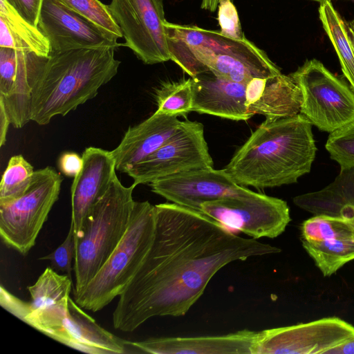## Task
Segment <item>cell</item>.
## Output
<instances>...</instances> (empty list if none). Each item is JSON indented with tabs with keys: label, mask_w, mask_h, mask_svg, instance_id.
I'll return each mask as SVG.
<instances>
[{
	"label": "cell",
	"mask_w": 354,
	"mask_h": 354,
	"mask_svg": "<svg viewBox=\"0 0 354 354\" xmlns=\"http://www.w3.org/2000/svg\"><path fill=\"white\" fill-rule=\"evenodd\" d=\"M155 209L151 248L113 313L114 328L123 332H133L153 317L185 315L228 263L281 252L236 235L202 212L174 203Z\"/></svg>",
	"instance_id": "6da1fadb"
},
{
	"label": "cell",
	"mask_w": 354,
	"mask_h": 354,
	"mask_svg": "<svg viewBox=\"0 0 354 354\" xmlns=\"http://www.w3.org/2000/svg\"><path fill=\"white\" fill-rule=\"evenodd\" d=\"M312 124L301 113L265 120L235 152L225 171L257 189L297 182L310 171L317 147Z\"/></svg>",
	"instance_id": "7a4b0ae2"
},
{
	"label": "cell",
	"mask_w": 354,
	"mask_h": 354,
	"mask_svg": "<svg viewBox=\"0 0 354 354\" xmlns=\"http://www.w3.org/2000/svg\"><path fill=\"white\" fill-rule=\"evenodd\" d=\"M114 47L81 48L50 54L35 87L31 120L46 125L94 98L117 74Z\"/></svg>",
	"instance_id": "3957f363"
},
{
	"label": "cell",
	"mask_w": 354,
	"mask_h": 354,
	"mask_svg": "<svg viewBox=\"0 0 354 354\" xmlns=\"http://www.w3.org/2000/svg\"><path fill=\"white\" fill-rule=\"evenodd\" d=\"M165 27L170 59L191 77L209 71L247 84L253 78L281 73L266 52L246 37L233 39L221 31L168 21Z\"/></svg>",
	"instance_id": "277c9868"
},
{
	"label": "cell",
	"mask_w": 354,
	"mask_h": 354,
	"mask_svg": "<svg viewBox=\"0 0 354 354\" xmlns=\"http://www.w3.org/2000/svg\"><path fill=\"white\" fill-rule=\"evenodd\" d=\"M136 186L134 183L123 185L116 176L86 216L82 235L75 242L73 295L94 277L124 236L131 221Z\"/></svg>",
	"instance_id": "5b68a950"
},
{
	"label": "cell",
	"mask_w": 354,
	"mask_h": 354,
	"mask_svg": "<svg viewBox=\"0 0 354 354\" xmlns=\"http://www.w3.org/2000/svg\"><path fill=\"white\" fill-rule=\"evenodd\" d=\"M156 230L155 205L135 201L129 225L120 241L75 302L97 312L120 296L133 278L152 244Z\"/></svg>",
	"instance_id": "8992f818"
},
{
	"label": "cell",
	"mask_w": 354,
	"mask_h": 354,
	"mask_svg": "<svg viewBox=\"0 0 354 354\" xmlns=\"http://www.w3.org/2000/svg\"><path fill=\"white\" fill-rule=\"evenodd\" d=\"M62 180L51 167L36 170L25 192L0 202V234L6 245L22 254L30 251L59 198Z\"/></svg>",
	"instance_id": "52a82bcc"
},
{
	"label": "cell",
	"mask_w": 354,
	"mask_h": 354,
	"mask_svg": "<svg viewBox=\"0 0 354 354\" xmlns=\"http://www.w3.org/2000/svg\"><path fill=\"white\" fill-rule=\"evenodd\" d=\"M24 322L50 338L91 354L128 353V341L100 326L70 297L30 311Z\"/></svg>",
	"instance_id": "ba28073f"
},
{
	"label": "cell",
	"mask_w": 354,
	"mask_h": 354,
	"mask_svg": "<svg viewBox=\"0 0 354 354\" xmlns=\"http://www.w3.org/2000/svg\"><path fill=\"white\" fill-rule=\"evenodd\" d=\"M301 94L300 113L322 131L332 133L354 121V90L316 59L289 74Z\"/></svg>",
	"instance_id": "9c48e42d"
},
{
	"label": "cell",
	"mask_w": 354,
	"mask_h": 354,
	"mask_svg": "<svg viewBox=\"0 0 354 354\" xmlns=\"http://www.w3.org/2000/svg\"><path fill=\"white\" fill-rule=\"evenodd\" d=\"M214 168L201 122L181 121L178 131L158 149L129 169L137 185L182 172Z\"/></svg>",
	"instance_id": "30bf717a"
},
{
	"label": "cell",
	"mask_w": 354,
	"mask_h": 354,
	"mask_svg": "<svg viewBox=\"0 0 354 354\" xmlns=\"http://www.w3.org/2000/svg\"><path fill=\"white\" fill-rule=\"evenodd\" d=\"M109 6L125 42L145 64L170 59L164 0H111Z\"/></svg>",
	"instance_id": "8fae6325"
},
{
	"label": "cell",
	"mask_w": 354,
	"mask_h": 354,
	"mask_svg": "<svg viewBox=\"0 0 354 354\" xmlns=\"http://www.w3.org/2000/svg\"><path fill=\"white\" fill-rule=\"evenodd\" d=\"M201 212L226 227L256 239L279 236L291 221L285 201L257 192L205 202Z\"/></svg>",
	"instance_id": "7c38bea8"
},
{
	"label": "cell",
	"mask_w": 354,
	"mask_h": 354,
	"mask_svg": "<svg viewBox=\"0 0 354 354\" xmlns=\"http://www.w3.org/2000/svg\"><path fill=\"white\" fill-rule=\"evenodd\" d=\"M354 338V326L337 317L259 331L252 354L324 353Z\"/></svg>",
	"instance_id": "4fadbf2b"
},
{
	"label": "cell",
	"mask_w": 354,
	"mask_h": 354,
	"mask_svg": "<svg viewBox=\"0 0 354 354\" xmlns=\"http://www.w3.org/2000/svg\"><path fill=\"white\" fill-rule=\"evenodd\" d=\"M46 58L29 51L0 47V103L15 128H21L31 120L33 91Z\"/></svg>",
	"instance_id": "5bb4252c"
},
{
	"label": "cell",
	"mask_w": 354,
	"mask_h": 354,
	"mask_svg": "<svg viewBox=\"0 0 354 354\" xmlns=\"http://www.w3.org/2000/svg\"><path fill=\"white\" fill-rule=\"evenodd\" d=\"M149 185L151 192L167 201L200 212L205 202L230 197H246L255 193L236 183L224 168L182 172Z\"/></svg>",
	"instance_id": "9a60e30c"
},
{
	"label": "cell",
	"mask_w": 354,
	"mask_h": 354,
	"mask_svg": "<svg viewBox=\"0 0 354 354\" xmlns=\"http://www.w3.org/2000/svg\"><path fill=\"white\" fill-rule=\"evenodd\" d=\"M37 28L48 39L50 54L81 48H117L122 45L118 39L58 0H43Z\"/></svg>",
	"instance_id": "2e32d148"
},
{
	"label": "cell",
	"mask_w": 354,
	"mask_h": 354,
	"mask_svg": "<svg viewBox=\"0 0 354 354\" xmlns=\"http://www.w3.org/2000/svg\"><path fill=\"white\" fill-rule=\"evenodd\" d=\"M300 240L324 277L354 260V226L342 218L315 215L301 223Z\"/></svg>",
	"instance_id": "e0dca14e"
},
{
	"label": "cell",
	"mask_w": 354,
	"mask_h": 354,
	"mask_svg": "<svg viewBox=\"0 0 354 354\" xmlns=\"http://www.w3.org/2000/svg\"><path fill=\"white\" fill-rule=\"evenodd\" d=\"M83 165L71 188V221L74 241L82 235L85 219L106 194L117 176L111 151L89 147L82 154Z\"/></svg>",
	"instance_id": "ac0fdd59"
},
{
	"label": "cell",
	"mask_w": 354,
	"mask_h": 354,
	"mask_svg": "<svg viewBox=\"0 0 354 354\" xmlns=\"http://www.w3.org/2000/svg\"><path fill=\"white\" fill-rule=\"evenodd\" d=\"M259 331L241 330L214 336L159 337L129 342L137 352L153 354H252Z\"/></svg>",
	"instance_id": "d6986e66"
},
{
	"label": "cell",
	"mask_w": 354,
	"mask_h": 354,
	"mask_svg": "<svg viewBox=\"0 0 354 354\" xmlns=\"http://www.w3.org/2000/svg\"><path fill=\"white\" fill-rule=\"evenodd\" d=\"M177 116L155 112L149 118L130 127L120 143L111 151L116 170L127 173L163 145L179 129Z\"/></svg>",
	"instance_id": "ffe728a7"
},
{
	"label": "cell",
	"mask_w": 354,
	"mask_h": 354,
	"mask_svg": "<svg viewBox=\"0 0 354 354\" xmlns=\"http://www.w3.org/2000/svg\"><path fill=\"white\" fill-rule=\"evenodd\" d=\"M193 78L192 111L232 120H248L246 84L227 80L207 71Z\"/></svg>",
	"instance_id": "44dd1931"
},
{
	"label": "cell",
	"mask_w": 354,
	"mask_h": 354,
	"mask_svg": "<svg viewBox=\"0 0 354 354\" xmlns=\"http://www.w3.org/2000/svg\"><path fill=\"white\" fill-rule=\"evenodd\" d=\"M301 91L290 75L282 73L253 78L246 84L245 106L249 113L262 115L266 120L300 113Z\"/></svg>",
	"instance_id": "7402d4cb"
},
{
	"label": "cell",
	"mask_w": 354,
	"mask_h": 354,
	"mask_svg": "<svg viewBox=\"0 0 354 354\" xmlns=\"http://www.w3.org/2000/svg\"><path fill=\"white\" fill-rule=\"evenodd\" d=\"M294 203L315 215L338 217L354 226V167L340 169L328 186L297 196Z\"/></svg>",
	"instance_id": "603a6c76"
},
{
	"label": "cell",
	"mask_w": 354,
	"mask_h": 354,
	"mask_svg": "<svg viewBox=\"0 0 354 354\" xmlns=\"http://www.w3.org/2000/svg\"><path fill=\"white\" fill-rule=\"evenodd\" d=\"M0 47L34 53L48 57L49 42L7 0H0Z\"/></svg>",
	"instance_id": "cb8c5ba5"
},
{
	"label": "cell",
	"mask_w": 354,
	"mask_h": 354,
	"mask_svg": "<svg viewBox=\"0 0 354 354\" xmlns=\"http://www.w3.org/2000/svg\"><path fill=\"white\" fill-rule=\"evenodd\" d=\"M319 17L339 58L342 73L354 90V50L347 26L331 1L319 3Z\"/></svg>",
	"instance_id": "d4e9b609"
},
{
	"label": "cell",
	"mask_w": 354,
	"mask_h": 354,
	"mask_svg": "<svg viewBox=\"0 0 354 354\" xmlns=\"http://www.w3.org/2000/svg\"><path fill=\"white\" fill-rule=\"evenodd\" d=\"M72 286L71 277L58 273L51 267L46 268L36 282L28 287L31 311L69 297Z\"/></svg>",
	"instance_id": "484cf974"
},
{
	"label": "cell",
	"mask_w": 354,
	"mask_h": 354,
	"mask_svg": "<svg viewBox=\"0 0 354 354\" xmlns=\"http://www.w3.org/2000/svg\"><path fill=\"white\" fill-rule=\"evenodd\" d=\"M193 91L192 77L164 83L156 91V111L177 117L186 116L192 111Z\"/></svg>",
	"instance_id": "4316f807"
},
{
	"label": "cell",
	"mask_w": 354,
	"mask_h": 354,
	"mask_svg": "<svg viewBox=\"0 0 354 354\" xmlns=\"http://www.w3.org/2000/svg\"><path fill=\"white\" fill-rule=\"evenodd\" d=\"M35 170L21 155L12 156L2 175L0 183V202L21 195L30 186Z\"/></svg>",
	"instance_id": "83f0119b"
},
{
	"label": "cell",
	"mask_w": 354,
	"mask_h": 354,
	"mask_svg": "<svg viewBox=\"0 0 354 354\" xmlns=\"http://www.w3.org/2000/svg\"><path fill=\"white\" fill-rule=\"evenodd\" d=\"M68 8L85 17L116 39L122 37L108 5L100 0H58Z\"/></svg>",
	"instance_id": "f1b7e54d"
},
{
	"label": "cell",
	"mask_w": 354,
	"mask_h": 354,
	"mask_svg": "<svg viewBox=\"0 0 354 354\" xmlns=\"http://www.w3.org/2000/svg\"><path fill=\"white\" fill-rule=\"evenodd\" d=\"M325 147L340 169L354 167V121L330 133Z\"/></svg>",
	"instance_id": "f546056e"
},
{
	"label": "cell",
	"mask_w": 354,
	"mask_h": 354,
	"mask_svg": "<svg viewBox=\"0 0 354 354\" xmlns=\"http://www.w3.org/2000/svg\"><path fill=\"white\" fill-rule=\"evenodd\" d=\"M75 248L73 227L71 225L64 242L53 252L40 257V260L49 261L50 267L71 277L72 261L75 259Z\"/></svg>",
	"instance_id": "4dcf8cb0"
},
{
	"label": "cell",
	"mask_w": 354,
	"mask_h": 354,
	"mask_svg": "<svg viewBox=\"0 0 354 354\" xmlns=\"http://www.w3.org/2000/svg\"><path fill=\"white\" fill-rule=\"evenodd\" d=\"M218 21L221 32L225 36L241 39L244 35L238 12L232 0H221L218 6Z\"/></svg>",
	"instance_id": "1f68e13d"
},
{
	"label": "cell",
	"mask_w": 354,
	"mask_h": 354,
	"mask_svg": "<svg viewBox=\"0 0 354 354\" xmlns=\"http://www.w3.org/2000/svg\"><path fill=\"white\" fill-rule=\"evenodd\" d=\"M1 305L8 311L22 321L31 311L30 302H25L7 291L1 286L0 293Z\"/></svg>",
	"instance_id": "d6a6232c"
},
{
	"label": "cell",
	"mask_w": 354,
	"mask_h": 354,
	"mask_svg": "<svg viewBox=\"0 0 354 354\" xmlns=\"http://www.w3.org/2000/svg\"><path fill=\"white\" fill-rule=\"evenodd\" d=\"M28 22L37 27L43 0H7Z\"/></svg>",
	"instance_id": "836d02e7"
},
{
	"label": "cell",
	"mask_w": 354,
	"mask_h": 354,
	"mask_svg": "<svg viewBox=\"0 0 354 354\" xmlns=\"http://www.w3.org/2000/svg\"><path fill=\"white\" fill-rule=\"evenodd\" d=\"M83 165L82 157L75 152H66L59 159V167L67 176L75 178L80 171Z\"/></svg>",
	"instance_id": "e575fe53"
},
{
	"label": "cell",
	"mask_w": 354,
	"mask_h": 354,
	"mask_svg": "<svg viewBox=\"0 0 354 354\" xmlns=\"http://www.w3.org/2000/svg\"><path fill=\"white\" fill-rule=\"evenodd\" d=\"M11 124L10 118L3 104L0 103V146L3 147L6 142V136L9 125Z\"/></svg>",
	"instance_id": "d590c367"
},
{
	"label": "cell",
	"mask_w": 354,
	"mask_h": 354,
	"mask_svg": "<svg viewBox=\"0 0 354 354\" xmlns=\"http://www.w3.org/2000/svg\"><path fill=\"white\" fill-rule=\"evenodd\" d=\"M326 354H354V338L328 351Z\"/></svg>",
	"instance_id": "8d00e7d4"
},
{
	"label": "cell",
	"mask_w": 354,
	"mask_h": 354,
	"mask_svg": "<svg viewBox=\"0 0 354 354\" xmlns=\"http://www.w3.org/2000/svg\"><path fill=\"white\" fill-rule=\"evenodd\" d=\"M221 1V0H202L201 8L210 12H214L218 8Z\"/></svg>",
	"instance_id": "74e56055"
},
{
	"label": "cell",
	"mask_w": 354,
	"mask_h": 354,
	"mask_svg": "<svg viewBox=\"0 0 354 354\" xmlns=\"http://www.w3.org/2000/svg\"><path fill=\"white\" fill-rule=\"evenodd\" d=\"M348 37L354 50V19L346 24Z\"/></svg>",
	"instance_id": "f35d334b"
},
{
	"label": "cell",
	"mask_w": 354,
	"mask_h": 354,
	"mask_svg": "<svg viewBox=\"0 0 354 354\" xmlns=\"http://www.w3.org/2000/svg\"><path fill=\"white\" fill-rule=\"evenodd\" d=\"M310 1H317V2H319V3L322 2V1H330V0H310Z\"/></svg>",
	"instance_id": "ab89813d"
}]
</instances>
